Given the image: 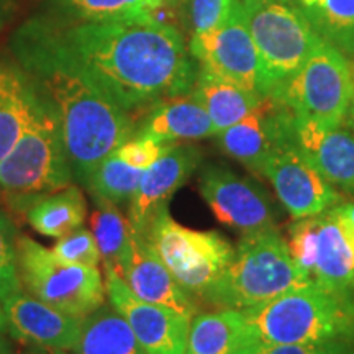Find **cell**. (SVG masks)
I'll list each match as a JSON object with an SVG mask.
<instances>
[{
  "label": "cell",
  "instance_id": "obj_1",
  "mask_svg": "<svg viewBox=\"0 0 354 354\" xmlns=\"http://www.w3.org/2000/svg\"><path fill=\"white\" fill-rule=\"evenodd\" d=\"M17 37L76 69L130 115L190 94L197 81L183 35L161 19L37 20Z\"/></svg>",
  "mask_w": 354,
  "mask_h": 354
},
{
  "label": "cell",
  "instance_id": "obj_2",
  "mask_svg": "<svg viewBox=\"0 0 354 354\" xmlns=\"http://www.w3.org/2000/svg\"><path fill=\"white\" fill-rule=\"evenodd\" d=\"M13 51L55 110L73 177L86 185L92 171L135 135L131 115L81 73L33 43L15 37Z\"/></svg>",
  "mask_w": 354,
  "mask_h": 354
},
{
  "label": "cell",
  "instance_id": "obj_3",
  "mask_svg": "<svg viewBox=\"0 0 354 354\" xmlns=\"http://www.w3.org/2000/svg\"><path fill=\"white\" fill-rule=\"evenodd\" d=\"M241 313L264 348L354 338V295L313 282Z\"/></svg>",
  "mask_w": 354,
  "mask_h": 354
},
{
  "label": "cell",
  "instance_id": "obj_4",
  "mask_svg": "<svg viewBox=\"0 0 354 354\" xmlns=\"http://www.w3.org/2000/svg\"><path fill=\"white\" fill-rule=\"evenodd\" d=\"M308 284L312 281L292 258L281 233L274 227L264 228L243 234L212 305L254 308Z\"/></svg>",
  "mask_w": 354,
  "mask_h": 354
},
{
  "label": "cell",
  "instance_id": "obj_5",
  "mask_svg": "<svg viewBox=\"0 0 354 354\" xmlns=\"http://www.w3.org/2000/svg\"><path fill=\"white\" fill-rule=\"evenodd\" d=\"M243 6L259 57V95L277 99L322 38L302 10L281 0Z\"/></svg>",
  "mask_w": 354,
  "mask_h": 354
},
{
  "label": "cell",
  "instance_id": "obj_6",
  "mask_svg": "<svg viewBox=\"0 0 354 354\" xmlns=\"http://www.w3.org/2000/svg\"><path fill=\"white\" fill-rule=\"evenodd\" d=\"M179 286L197 304H210L233 259L234 248L216 232H197L161 209L145 233Z\"/></svg>",
  "mask_w": 354,
  "mask_h": 354
},
{
  "label": "cell",
  "instance_id": "obj_7",
  "mask_svg": "<svg viewBox=\"0 0 354 354\" xmlns=\"http://www.w3.org/2000/svg\"><path fill=\"white\" fill-rule=\"evenodd\" d=\"M73 179L59 122L39 92L37 110L25 133L0 161V185L10 192L44 194L69 187Z\"/></svg>",
  "mask_w": 354,
  "mask_h": 354
},
{
  "label": "cell",
  "instance_id": "obj_8",
  "mask_svg": "<svg viewBox=\"0 0 354 354\" xmlns=\"http://www.w3.org/2000/svg\"><path fill=\"white\" fill-rule=\"evenodd\" d=\"M19 274L24 289L68 315L86 318L105 304L99 268L63 261L30 236L17 238Z\"/></svg>",
  "mask_w": 354,
  "mask_h": 354
},
{
  "label": "cell",
  "instance_id": "obj_9",
  "mask_svg": "<svg viewBox=\"0 0 354 354\" xmlns=\"http://www.w3.org/2000/svg\"><path fill=\"white\" fill-rule=\"evenodd\" d=\"M351 95V61L322 38L276 100L286 104L297 117L338 128L346 117Z\"/></svg>",
  "mask_w": 354,
  "mask_h": 354
},
{
  "label": "cell",
  "instance_id": "obj_10",
  "mask_svg": "<svg viewBox=\"0 0 354 354\" xmlns=\"http://www.w3.org/2000/svg\"><path fill=\"white\" fill-rule=\"evenodd\" d=\"M287 246L313 284L354 295V241L333 209L295 220Z\"/></svg>",
  "mask_w": 354,
  "mask_h": 354
},
{
  "label": "cell",
  "instance_id": "obj_11",
  "mask_svg": "<svg viewBox=\"0 0 354 354\" xmlns=\"http://www.w3.org/2000/svg\"><path fill=\"white\" fill-rule=\"evenodd\" d=\"M263 176L272 184L277 198L294 220L318 215L342 202L338 190L295 145L292 138V118L289 133L266 159Z\"/></svg>",
  "mask_w": 354,
  "mask_h": 354
},
{
  "label": "cell",
  "instance_id": "obj_12",
  "mask_svg": "<svg viewBox=\"0 0 354 354\" xmlns=\"http://www.w3.org/2000/svg\"><path fill=\"white\" fill-rule=\"evenodd\" d=\"M189 51L202 69L259 94V57L243 2L218 28L192 33Z\"/></svg>",
  "mask_w": 354,
  "mask_h": 354
},
{
  "label": "cell",
  "instance_id": "obj_13",
  "mask_svg": "<svg viewBox=\"0 0 354 354\" xmlns=\"http://www.w3.org/2000/svg\"><path fill=\"white\" fill-rule=\"evenodd\" d=\"M105 294L109 304L130 325L148 354H185L190 318L136 297L113 268L104 266Z\"/></svg>",
  "mask_w": 354,
  "mask_h": 354
},
{
  "label": "cell",
  "instance_id": "obj_14",
  "mask_svg": "<svg viewBox=\"0 0 354 354\" xmlns=\"http://www.w3.org/2000/svg\"><path fill=\"white\" fill-rule=\"evenodd\" d=\"M198 190L216 220L243 233L272 228L277 212L269 194L250 177L223 166H207L201 172Z\"/></svg>",
  "mask_w": 354,
  "mask_h": 354
},
{
  "label": "cell",
  "instance_id": "obj_15",
  "mask_svg": "<svg viewBox=\"0 0 354 354\" xmlns=\"http://www.w3.org/2000/svg\"><path fill=\"white\" fill-rule=\"evenodd\" d=\"M201 158L196 146L171 143L162 156L143 171L128 207V220L136 233L145 236L158 212L169 207L172 196L197 169Z\"/></svg>",
  "mask_w": 354,
  "mask_h": 354
},
{
  "label": "cell",
  "instance_id": "obj_16",
  "mask_svg": "<svg viewBox=\"0 0 354 354\" xmlns=\"http://www.w3.org/2000/svg\"><path fill=\"white\" fill-rule=\"evenodd\" d=\"M2 308L8 335L26 346L71 351L81 336L84 318L68 315L24 289L3 299Z\"/></svg>",
  "mask_w": 354,
  "mask_h": 354
},
{
  "label": "cell",
  "instance_id": "obj_17",
  "mask_svg": "<svg viewBox=\"0 0 354 354\" xmlns=\"http://www.w3.org/2000/svg\"><path fill=\"white\" fill-rule=\"evenodd\" d=\"M290 118L292 112L286 104L263 97L253 112L215 136L221 151L253 174L263 176L266 159L289 133Z\"/></svg>",
  "mask_w": 354,
  "mask_h": 354
},
{
  "label": "cell",
  "instance_id": "obj_18",
  "mask_svg": "<svg viewBox=\"0 0 354 354\" xmlns=\"http://www.w3.org/2000/svg\"><path fill=\"white\" fill-rule=\"evenodd\" d=\"M118 274L133 294L145 302L172 308L190 320L201 313L198 304L179 286L143 234L135 230L131 232L130 245L118 268Z\"/></svg>",
  "mask_w": 354,
  "mask_h": 354
},
{
  "label": "cell",
  "instance_id": "obj_19",
  "mask_svg": "<svg viewBox=\"0 0 354 354\" xmlns=\"http://www.w3.org/2000/svg\"><path fill=\"white\" fill-rule=\"evenodd\" d=\"M292 138L333 187L354 197V135L292 113Z\"/></svg>",
  "mask_w": 354,
  "mask_h": 354
},
{
  "label": "cell",
  "instance_id": "obj_20",
  "mask_svg": "<svg viewBox=\"0 0 354 354\" xmlns=\"http://www.w3.org/2000/svg\"><path fill=\"white\" fill-rule=\"evenodd\" d=\"M264 346L241 310L218 308L197 313L190 322L185 354H261Z\"/></svg>",
  "mask_w": 354,
  "mask_h": 354
},
{
  "label": "cell",
  "instance_id": "obj_21",
  "mask_svg": "<svg viewBox=\"0 0 354 354\" xmlns=\"http://www.w3.org/2000/svg\"><path fill=\"white\" fill-rule=\"evenodd\" d=\"M135 135L149 136L162 143H177L209 138L216 133L209 113L190 92L154 105Z\"/></svg>",
  "mask_w": 354,
  "mask_h": 354
},
{
  "label": "cell",
  "instance_id": "obj_22",
  "mask_svg": "<svg viewBox=\"0 0 354 354\" xmlns=\"http://www.w3.org/2000/svg\"><path fill=\"white\" fill-rule=\"evenodd\" d=\"M38 102V88L24 68L0 61V161L25 133Z\"/></svg>",
  "mask_w": 354,
  "mask_h": 354
},
{
  "label": "cell",
  "instance_id": "obj_23",
  "mask_svg": "<svg viewBox=\"0 0 354 354\" xmlns=\"http://www.w3.org/2000/svg\"><path fill=\"white\" fill-rule=\"evenodd\" d=\"M192 94L209 113L215 133L227 130L234 123L243 120L263 100L258 92L248 91L202 68H198Z\"/></svg>",
  "mask_w": 354,
  "mask_h": 354
},
{
  "label": "cell",
  "instance_id": "obj_24",
  "mask_svg": "<svg viewBox=\"0 0 354 354\" xmlns=\"http://www.w3.org/2000/svg\"><path fill=\"white\" fill-rule=\"evenodd\" d=\"M30 196L33 201L28 202L25 214L26 221L35 232L57 240L84 227L87 205L82 190L77 185Z\"/></svg>",
  "mask_w": 354,
  "mask_h": 354
},
{
  "label": "cell",
  "instance_id": "obj_25",
  "mask_svg": "<svg viewBox=\"0 0 354 354\" xmlns=\"http://www.w3.org/2000/svg\"><path fill=\"white\" fill-rule=\"evenodd\" d=\"M71 354H148L141 346L130 325L112 305L84 318L81 336Z\"/></svg>",
  "mask_w": 354,
  "mask_h": 354
},
{
  "label": "cell",
  "instance_id": "obj_26",
  "mask_svg": "<svg viewBox=\"0 0 354 354\" xmlns=\"http://www.w3.org/2000/svg\"><path fill=\"white\" fill-rule=\"evenodd\" d=\"M318 37L354 57V0H299Z\"/></svg>",
  "mask_w": 354,
  "mask_h": 354
},
{
  "label": "cell",
  "instance_id": "obj_27",
  "mask_svg": "<svg viewBox=\"0 0 354 354\" xmlns=\"http://www.w3.org/2000/svg\"><path fill=\"white\" fill-rule=\"evenodd\" d=\"M64 17L73 21H113L159 19L165 0H56Z\"/></svg>",
  "mask_w": 354,
  "mask_h": 354
},
{
  "label": "cell",
  "instance_id": "obj_28",
  "mask_svg": "<svg viewBox=\"0 0 354 354\" xmlns=\"http://www.w3.org/2000/svg\"><path fill=\"white\" fill-rule=\"evenodd\" d=\"M94 201L95 210L91 215V232L94 233L104 266L113 268L118 272L127 248L130 245L133 232L130 220L118 210V205L115 203L102 198Z\"/></svg>",
  "mask_w": 354,
  "mask_h": 354
},
{
  "label": "cell",
  "instance_id": "obj_29",
  "mask_svg": "<svg viewBox=\"0 0 354 354\" xmlns=\"http://www.w3.org/2000/svg\"><path fill=\"white\" fill-rule=\"evenodd\" d=\"M143 169H136L117 154L112 153L88 176L86 187L94 198L109 201L115 205H122L131 201L133 194L138 187Z\"/></svg>",
  "mask_w": 354,
  "mask_h": 354
},
{
  "label": "cell",
  "instance_id": "obj_30",
  "mask_svg": "<svg viewBox=\"0 0 354 354\" xmlns=\"http://www.w3.org/2000/svg\"><path fill=\"white\" fill-rule=\"evenodd\" d=\"M24 289L19 274L15 228L6 215H0V302Z\"/></svg>",
  "mask_w": 354,
  "mask_h": 354
},
{
  "label": "cell",
  "instance_id": "obj_31",
  "mask_svg": "<svg viewBox=\"0 0 354 354\" xmlns=\"http://www.w3.org/2000/svg\"><path fill=\"white\" fill-rule=\"evenodd\" d=\"M51 251L63 261L87 266V268H99L102 261L94 233L82 227L74 230L66 236L57 238Z\"/></svg>",
  "mask_w": 354,
  "mask_h": 354
},
{
  "label": "cell",
  "instance_id": "obj_32",
  "mask_svg": "<svg viewBox=\"0 0 354 354\" xmlns=\"http://www.w3.org/2000/svg\"><path fill=\"white\" fill-rule=\"evenodd\" d=\"M240 0H189V17L194 33L210 32L223 25Z\"/></svg>",
  "mask_w": 354,
  "mask_h": 354
},
{
  "label": "cell",
  "instance_id": "obj_33",
  "mask_svg": "<svg viewBox=\"0 0 354 354\" xmlns=\"http://www.w3.org/2000/svg\"><path fill=\"white\" fill-rule=\"evenodd\" d=\"M171 143H162L149 136L143 135H135L130 140L125 141L120 148L115 151L122 161H125L127 165H130L136 169H148L149 166H153L159 158L162 156V153L166 151L167 146Z\"/></svg>",
  "mask_w": 354,
  "mask_h": 354
},
{
  "label": "cell",
  "instance_id": "obj_34",
  "mask_svg": "<svg viewBox=\"0 0 354 354\" xmlns=\"http://www.w3.org/2000/svg\"><path fill=\"white\" fill-rule=\"evenodd\" d=\"M261 354H354V338H338L328 342L277 344L264 348Z\"/></svg>",
  "mask_w": 354,
  "mask_h": 354
},
{
  "label": "cell",
  "instance_id": "obj_35",
  "mask_svg": "<svg viewBox=\"0 0 354 354\" xmlns=\"http://www.w3.org/2000/svg\"><path fill=\"white\" fill-rule=\"evenodd\" d=\"M336 215L339 216V220L343 221L344 228L351 240L354 241V201L353 202H339L338 205L333 207Z\"/></svg>",
  "mask_w": 354,
  "mask_h": 354
},
{
  "label": "cell",
  "instance_id": "obj_36",
  "mask_svg": "<svg viewBox=\"0 0 354 354\" xmlns=\"http://www.w3.org/2000/svg\"><path fill=\"white\" fill-rule=\"evenodd\" d=\"M13 12H15V6L12 0H0V28L12 20Z\"/></svg>",
  "mask_w": 354,
  "mask_h": 354
},
{
  "label": "cell",
  "instance_id": "obj_37",
  "mask_svg": "<svg viewBox=\"0 0 354 354\" xmlns=\"http://www.w3.org/2000/svg\"><path fill=\"white\" fill-rule=\"evenodd\" d=\"M351 73H353V95H351V102H349L346 117H344L343 123L349 128V130L354 131V61L351 63Z\"/></svg>",
  "mask_w": 354,
  "mask_h": 354
},
{
  "label": "cell",
  "instance_id": "obj_38",
  "mask_svg": "<svg viewBox=\"0 0 354 354\" xmlns=\"http://www.w3.org/2000/svg\"><path fill=\"white\" fill-rule=\"evenodd\" d=\"M20 354H71L69 351H64V349H53V348H37L30 346V349L20 353Z\"/></svg>",
  "mask_w": 354,
  "mask_h": 354
},
{
  "label": "cell",
  "instance_id": "obj_39",
  "mask_svg": "<svg viewBox=\"0 0 354 354\" xmlns=\"http://www.w3.org/2000/svg\"><path fill=\"white\" fill-rule=\"evenodd\" d=\"M0 354H13L10 343L7 342V338L3 336V333H0Z\"/></svg>",
  "mask_w": 354,
  "mask_h": 354
},
{
  "label": "cell",
  "instance_id": "obj_40",
  "mask_svg": "<svg viewBox=\"0 0 354 354\" xmlns=\"http://www.w3.org/2000/svg\"><path fill=\"white\" fill-rule=\"evenodd\" d=\"M6 331H7V318H6V313H3L2 302H0V333H6Z\"/></svg>",
  "mask_w": 354,
  "mask_h": 354
},
{
  "label": "cell",
  "instance_id": "obj_41",
  "mask_svg": "<svg viewBox=\"0 0 354 354\" xmlns=\"http://www.w3.org/2000/svg\"><path fill=\"white\" fill-rule=\"evenodd\" d=\"M165 2H166V6L171 8V7H174L176 3H179V0H165Z\"/></svg>",
  "mask_w": 354,
  "mask_h": 354
},
{
  "label": "cell",
  "instance_id": "obj_42",
  "mask_svg": "<svg viewBox=\"0 0 354 354\" xmlns=\"http://www.w3.org/2000/svg\"><path fill=\"white\" fill-rule=\"evenodd\" d=\"M243 2H269V0H243ZM281 2H287V0H281Z\"/></svg>",
  "mask_w": 354,
  "mask_h": 354
}]
</instances>
